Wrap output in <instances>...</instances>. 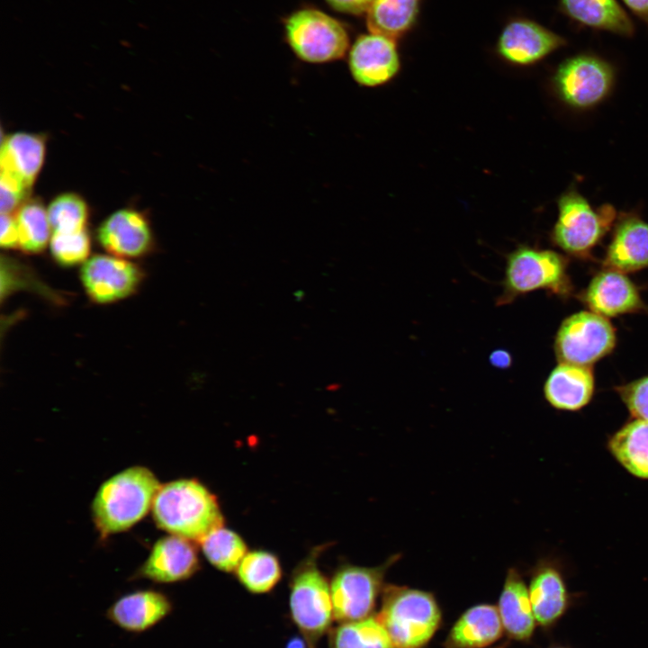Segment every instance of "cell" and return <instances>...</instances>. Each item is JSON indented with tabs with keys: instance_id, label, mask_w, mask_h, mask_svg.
Here are the masks:
<instances>
[{
	"instance_id": "obj_27",
	"label": "cell",
	"mask_w": 648,
	"mask_h": 648,
	"mask_svg": "<svg viewBox=\"0 0 648 648\" xmlns=\"http://www.w3.org/2000/svg\"><path fill=\"white\" fill-rule=\"evenodd\" d=\"M328 648H394L392 640L375 616L341 622L328 632Z\"/></svg>"
},
{
	"instance_id": "obj_37",
	"label": "cell",
	"mask_w": 648,
	"mask_h": 648,
	"mask_svg": "<svg viewBox=\"0 0 648 648\" xmlns=\"http://www.w3.org/2000/svg\"><path fill=\"white\" fill-rule=\"evenodd\" d=\"M626 8L648 26V0H621Z\"/></svg>"
},
{
	"instance_id": "obj_3",
	"label": "cell",
	"mask_w": 648,
	"mask_h": 648,
	"mask_svg": "<svg viewBox=\"0 0 648 648\" xmlns=\"http://www.w3.org/2000/svg\"><path fill=\"white\" fill-rule=\"evenodd\" d=\"M376 617L386 629L394 648H422L436 631L441 613L432 594L387 585Z\"/></svg>"
},
{
	"instance_id": "obj_33",
	"label": "cell",
	"mask_w": 648,
	"mask_h": 648,
	"mask_svg": "<svg viewBox=\"0 0 648 648\" xmlns=\"http://www.w3.org/2000/svg\"><path fill=\"white\" fill-rule=\"evenodd\" d=\"M629 412L648 422V375L616 388Z\"/></svg>"
},
{
	"instance_id": "obj_15",
	"label": "cell",
	"mask_w": 648,
	"mask_h": 648,
	"mask_svg": "<svg viewBox=\"0 0 648 648\" xmlns=\"http://www.w3.org/2000/svg\"><path fill=\"white\" fill-rule=\"evenodd\" d=\"M581 300L591 311L605 318L645 309L635 284L624 273L608 268L592 278Z\"/></svg>"
},
{
	"instance_id": "obj_28",
	"label": "cell",
	"mask_w": 648,
	"mask_h": 648,
	"mask_svg": "<svg viewBox=\"0 0 648 648\" xmlns=\"http://www.w3.org/2000/svg\"><path fill=\"white\" fill-rule=\"evenodd\" d=\"M235 572L239 583L254 594L270 592L283 575L278 558L264 550L247 553Z\"/></svg>"
},
{
	"instance_id": "obj_19",
	"label": "cell",
	"mask_w": 648,
	"mask_h": 648,
	"mask_svg": "<svg viewBox=\"0 0 648 648\" xmlns=\"http://www.w3.org/2000/svg\"><path fill=\"white\" fill-rule=\"evenodd\" d=\"M172 610L170 600L155 590H139L117 599L107 617L119 627L133 633L143 632L165 618Z\"/></svg>"
},
{
	"instance_id": "obj_6",
	"label": "cell",
	"mask_w": 648,
	"mask_h": 648,
	"mask_svg": "<svg viewBox=\"0 0 648 648\" xmlns=\"http://www.w3.org/2000/svg\"><path fill=\"white\" fill-rule=\"evenodd\" d=\"M285 37L295 56L307 63L323 64L342 58L349 50V35L334 17L313 8L292 13L285 21Z\"/></svg>"
},
{
	"instance_id": "obj_11",
	"label": "cell",
	"mask_w": 648,
	"mask_h": 648,
	"mask_svg": "<svg viewBox=\"0 0 648 648\" xmlns=\"http://www.w3.org/2000/svg\"><path fill=\"white\" fill-rule=\"evenodd\" d=\"M566 44L567 40L562 36L536 21L516 17L500 31L496 51L510 65L527 67L538 63Z\"/></svg>"
},
{
	"instance_id": "obj_18",
	"label": "cell",
	"mask_w": 648,
	"mask_h": 648,
	"mask_svg": "<svg viewBox=\"0 0 648 648\" xmlns=\"http://www.w3.org/2000/svg\"><path fill=\"white\" fill-rule=\"evenodd\" d=\"M604 265L622 273L648 267V223L633 215L622 218L615 228Z\"/></svg>"
},
{
	"instance_id": "obj_17",
	"label": "cell",
	"mask_w": 648,
	"mask_h": 648,
	"mask_svg": "<svg viewBox=\"0 0 648 648\" xmlns=\"http://www.w3.org/2000/svg\"><path fill=\"white\" fill-rule=\"evenodd\" d=\"M559 11L579 27L630 38L635 25L617 0H558Z\"/></svg>"
},
{
	"instance_id": "obj_4",
	"label": "cell",
	"mask_w": 648,
	"mask_h": 648,
	"mask_svg": "<svg viewBox=\"0 0 648 648\" xmlns=\"http://www.w3.org/2000/svg\"><path fill=\"white\" fill-rule=\"evenodd\" d=\"M319 554L317 549L294 569L289 584L291 620L308 648H318L335 620L330 584L317 564Z\"/></svg>"
},
{
	"instance_id": "obj_12",
	"label": "cell",
	"mask_w": 648,
	"mask_h": 648,
	"mask_svg": "<svg viewBox=\"0 0 648 648\" xmlns=\"http://www.w3.org/2000/svg\"><path fill=\"white\" fill-rule=\"evenodd\" d=\"M397 40L371 32L358 36L347 52L353 80L364 87H378L392 80L400 69Z\"/></svg>"
},
{
	"instance_id": "obj_2",
	"label": "cell",
	"mask_w": 648,
	"mask_h": 648,
	"mask_svg": "<svg viewBox=\"0 0 648 648\" xmlns=\"http://www.w3.org/2000/svg\"><path fill=\"white\" fill-rule=\"evenodd\" d=\"M160 486L144 466L129 467L104 482L92 504L93 519L102 537L125 531L143 518Z\"/></svg>"
},
{
	"instance_id": "obj_26",
	"label": "cell",
	"mask_w": 648,
	"mask_h": 648,
	"mask_svg": "<svg viewBox=\"0 0 648 648\" xmlns=\"http://www.w3.org/2000/svg\"><path fill=\"white\" fill-rule=\"evenodd\" d=\"M528 592L535 619L542 626L554 622L565 609L566 589L559 572L551 566L536 571Z\"/></svg>"
},
{
	"instance_id": "obj_30",
	"label": "cell",
	"mask_w": 648,
	"mask_h": 648,
	"mask_svg": "<svg viewBox=\"0 0 648 648\" xmlns=\"http://www.w3.org/2000/svg\"><path fill=\"white\" fill-rule=\"evenodd\" d=\"M200 544L206 559L225 572H235L247 554V544L242 537L224 526L212 531Z\"/></svg>"
},
{
	"instance_id": "obj_38",
	"label": "cell",
	"mask_w": 648,
	"mask_h": 648,
	"mask_svg": "<svg viewBox=\"0 0 648 648\" xmlns=\"http://www.w3.org/2000/svg\"><path fill=\"white\" fill-rule=\"evenodd\" d=\"M490 361L496 367L506 368L511 364V356L505 350L498 349L490 354Z\"/></svg>"
},
{
	"instance_id": "obj_5",
	"label": "cell",
	"mask_w": 648,
	"mask_h": 648,
	"mask_svg": "<svg viewBox=\"0 0 648 648\" xmlns=\"http://www.w3.org/2000/svg\"><path fill=\"white\" fill-rule=\"evenodd\" d=\"M572 289L567 261L562 255L520 246L507 258L503 293L499 302H510L518 295L536 290L567 296Z\"/></svg>"
},
{
	"instance_id": "obj_9",
	"label": "cell",
	"mask_w": 648,
	"mask_h": 648,
	"mask_svg": "<svg viewBox=\"0 0 648 648\" xmlns=\"http://www.w3.org/2000/svg\"><path fill=\"white\" fill-rule=\"evenodd\" d=\"M615 345V328L605 317L593 311H580L561 324L554 351L562 363L590 366L608 355Z\"/></svg>"
},
{
	"instance_id": "obj_1",
	"label": "cell",
	"mask_w": 648,
	"mask_h": 648,
	"mask_svg": "<svg viewBox=\"0 0 648 648\" xmlns=\"http://www.w3.org/2000/svg\"><path fill=\"white\" fill-rule=\"evenodd\" d=\"M151 510L159 528L193 542L200 543L224 525L216 496L195 479L161 485Z\"/></svg>"
},
{
	"instance_id": "obj_16",
	"label": "cell",
	"mask_w": 648,
	"mask_h": 648,
	"mask_svg": "<svg viewBox=\"0 0 648 648\" xmlns=\"http://www.w3.org/2000/svg\"><path fill=\"white\" fill-rule=\"evenodd\" d=\"M97 238L106 251L125 259L145 255L152 244L147 219L132 209H121L111 214L100 225Z\"/></svg>"
},
{
	"instance_id": "obj_10",
	"label": "cell",
	"mask_w": 648,
	"mask_h": 648,
	"mask_svg": "<svg viewBox=\"0 0 648 648\" xmlns=\"http://www.w3.org/2000/svg\"><path fill=\"white\" fill-rule=\"evenodd\" d=\"M397 559L394 555L377 567L340 566L329 582L335 620L341 623L370 616L385 572Z\"/></svg>"
},
{
	"instance_id": "obj_36",
	"label": "cell",
	"mask_w": 648,
	"mask_h": 648,
	"mask_svg": "<svg viewBox=\"0 0 648 648\" xmlns=\"http://www.w3.org/2000/svg\"><path fill=\"white\" fill-rule=\"evenodd\" d=\"M335 10L347 14H366L372 0H326Z\"/></svg>"
},
{
	"instance_id": "obj_7",
	"label": "cell",
	"mask_w": 648,
	"mask_h": 648,
	"mask_svg": "<svg viewBox=\"0 0 648 648\" xmlns=\"http://www.w3.org/2000/svg\"><path fill=\"white\" fill-rule=\"evenodd\" d=\"M615 218L612 206L594 209L583 196L571 190L558 201V219L552 239L564 252L584 256L600 241Z\"/></svg>"
},
{
	"instance_id": "obj_21",
	"label": "cell",
	"mask_w": 648,
	"mask_h": 648,
	"mask_svg": "<svg viewBox=\"0 0 648 648\" xmlns=\"http://www.w3.org/2000/svg\"><path fill=\"white\" fill-rule=\"evenodd\" d=\"M503 625L494 606L478 605L465 611L452 627L446 648H482L497 641Z\"/></svg>"
},
{
	"instance_id": "obj_39",
	"label": "cell",
	"mask_w": 648,
	"mask_h": 648,
	"mask_svg": "<svg viewBox=\"0 0 648 648\" xmlns=\"http://www.w3.org/2000/svg\"><path fill=\"white\" fill-rule=\"evenodd\" d=\"M285 648H308V644L304 638L301 636L290 639Z\"/></svg>"
},
{
	"instance_id": "obj_29",
	"label": "cell",
	"mask_w": 648,
	"mask_h": 648,
	"mask_svg": "<svg viewBox=\"0 0 648 648\" xmlns=\"http://www.w3.org/2000/svg\"><path fill=\"white\" fill-rule=\"evenodd\" d=\"M15 220L19 234V248L30 254L41 252L50 240L51 226L47 210L43 205L32 200L23 203Z\"/></svg>"
},
{
	"instance_id": "obj_25",
	"label": "cell",
	"mask_w": 648,
	"mask_h": 648,
	"mask_svg": "<svg viewBox=\"0 0 648 648\" xmlns=\"http://www.w3.org/2000/svg\"><path fill=\"white\" fill-rule=\"evenodd\" d=\"M608 448L631 474L648 479V422L637 419L624 425L609 439Z\"/></svg>"
},
{
	"instance_id": "obj_23",
	"label": "cell",
	"mask_w": 648,
	"mask_h": 648,
	"mask_svg": "<svg viewBox=\"0 0 648 648\" xmlns=\"http://www.w3.org/2000/svg\"><path fill=\"white\" fill-rule=\"evenodd\" d=\"M498 610L503 627L510 637L526 640L532 635L536 619L529 592L515 569H509L507 574Z\"/></svg>"
},
{
	"instance_id": "obj_8",
	"label": "cell",
	"mask_w": 648,
	"mask_h": 648,
	"mask_svg": "<svg viewBox=\"0 0 648 648\" xmlns=\"http://www.w3.org/2000/svg\"><path fill=\"white\" fill-rule=\"evenodd\" d=\"M614 79V68L606 59L593 53H580L558 66L553 83L563 102L585 109L607 96Z\"/></svg>"
},
{
	"instance_id": "obj_22",
	"label": "cell",
	"mask_w": 648,
	"mask_h": 648,
	"mask_svg": "<svg viewBox=\"0 0 648 648\" xmlns=\"http://www.w3.org/2000/svg\"><path fill=\"white\" fill-rule=\"evenodd\" d=\"M44 155L42 137L27 132L14 133L2 144L1 171L19 178L31 187L42 166Z\"/></svg>"
},
{
	"instance_id": "obj_20",
	"label": "cell",
	"mask_w": 648,
	"mask_h": 648,
	"mask_svg": "<svg viewBox=\"0 0 648 648\" xmlns=\"http://www.w3.org/2000/svg\"><path fill=\"white\" fill-rule=\"evenodd\" d=\"M594 392V376L590 366L561 362L550 373L544 392L555 409L578 410L587 405Z\"/></svg>"
},
{
	"instance_id": "obj_35",
	"label": "cell",
	"mask_w": 648,
	"mask_h": 648,
	"mask_svg": "<svg viewBox=\"0 0 648 648\" xmlns=\"http://www.w3.org/2000/svg\"><path fill=\"white\" fill-rule=\"evenodd\" d=\"M0 245L4 248H19L17 223L12 213H1Z\"/></svg>"
},
{
	"instance_id": "obj_14",
	"label": "cell",
	"mask_w": 648,
	"mask_h": 648,
	"mask_svg": "<svg viewBox=\"0 0 648 648\" xmlns=\"http://www.w3.org/2000/svg\"><path fill=\"white\" fill-rule=\"evenodd\" d=\"M199 568L197 551L193 541L170 535L155 543L137 575L155 582L173 583L187 580Z\"/></svg>"
},
{
	"instance_id": "obj_34",
	"label": "cell",
	"mask_w": 648,
	"mask_h": 648,
	"mask_svg": "<svg viewBox=\"0 0 648 648\" xmlns=\"http://www.w3.org/2000/svg\"><path fill=\"white\" fill-rule=\"evenodd\" d=\"M29 186L19 178L1 171L0 209L1 213H12L24 199Z\"/></svg>"
},
{
	"instance_id": "obj_24",
	"label": "cell",
	"mask_w": 648,
	"mask_h": 648,
	"mask_svg": "<svg viewBox=\"0 0 648 648\" xmlns=\"http://www.w3.org/2000/svg\"><path fill=\"white\" fill-rule=\"evenodd\" d=\"M421 0H372L366 12L369 32L398 40L415 26Z\"/></svg>"
},
{
	"instance_id": "obj_13",
	"label": "cell",
	"mask_w": 648,
	"mask_h": 648,
	"mask_svg": "<svg viewBox=\"0 0 648 648\" xmlns=\"http://www.w3.org/2000/svg\"><path fill=\"white\" fill-rule=\"evenodd\" d=\"M80 278L92 301L110 303L132 294L142 281L143 272L125 258L95 255L83 263Z\"/></svg>"
},
{
	"instance_id": "obj_31",
	"label": "cell",
	"mask_w": 648,
	"mask_h": 648,
	"mask_svg": "<svg viewBox=\"0 0 648 648\" xmlns=\"http://www.w3.org/2000/svg\"><path fill=\"white\" fill-rule=\"evenodd\" d=\"M53 232H76L86 230L87 206L76 194L57 196L47 209Z\"/></svg>"
},
{
	"instance_id": "obj_32",
	"label": "cell",
	"mask_w": 648,
	"mask_h": 648,
	"mask_svg": "<svg viewBox=\"0 0 648 648\" xmlns=\"http://www.w3.org/2000/svg\"><path fill=\"white\" fill-rule=\"evenodd\" d=\"M90 238L86 230L76 232H53L50 240L53 258L61 266L85 263L90 252Z\"/></svg>"
}]
</instances>
